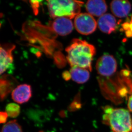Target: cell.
Instances as JSON below:
<instances>
[{
	"label": "cell",
	"instance_id": "cell-1",
	"mask_svg": "<svg viewBox=\"0 0 132 132\" xmlns=\"http://www.w3.org/2000/svg\"><path fill=\"white\" fill-rule=\"evenodd\" d=\"M66 58L71 67H77L91 72L92 61L96 54L93 45L80 39H74L65 49Z\"/></svg>",
	"mask_w": 132,
	"mask_h": 132
},
{
	"label": "cell",
	"instance_id": "cell-2",
	"mask_svg": "<svg viewBox=\"0 0 132 132\" xmlns=\"http://www.w3.org/2000/svg\"><path fill=\"white\" fill-rule=\"evenodd\" d=\"M103 123L113 132H132V118L129 110L106 106L103 107Z\"/></svg>",
	"mask_w": 132,
	"mask_h": 132
},
{
	"label": "cell",
	"instance_id": "cell-3",
	"mask_svg": "<svg viewBox=\"0 0 132 132\" xmlns=\"http://www.w3.org/2000/svg\"><path fill=\"white\" fill-rule=\"evenodd\" d=\"M50 16L53 19L66 17L73 19L80 13L84 4L79 0H46Z\"/></svg>",
	"mask_w": 132,
	"mask_h": 132
},
{
	"label": "cell",
	"instance_id": "cell-4",
	"mask_svg": "<svg viewBox=\"0 0 132 132\" xmlns=\"http://www.w3.org/2000/svg\"><path fill=\"white\" fill-rule=\"evenodd\" d=\"M74 25L78 32L88 35L94 32L97 26L93 16L88 13H80L75 18Z\"/></svg>",
	"mask_w": 132,
	"mask_h": 132
},
{
	"label": "cell",
	"instance_id": "cell-5",
	"mask_svg": "<svg viewBox=\"0 0 132 132\" xmlns=\"http://www.w3.org/2000/svg\"><path fill=\"white\" fill-rule=\"evenodd\" d=\"M117 67L116 59L112 55H103L98 59L96 63L97 73L103 77L112 76L117 71Z\"/></svg>",
	"mask_w": 132,
	"mask_h": 132
},
{
	"label": "cell",
	"instance_id": "cell-6",
	"mask_svg": "<svg viewBox=\"0 0 132 132\" xmlns=\"http://www.w3.org/2000/svg\"><path fill=\"white\" fill-rule=\"evenodd\" d=\"M73 23L71 19L66 17L57 18L51 21L49 25L50 30L56 35L65 36L72 31Z\"/></svg>",
	"mask_w": 132,
	"mask_h": 132
},
{
	"label": "cell",
	"instance_id": "cell-7",
	"mask_svg": "<svg viewBox=\"0 0 132 132\" xmlns=\"http://www.w3.org/2000/svg\"><path fill=\"white\" fill-rule=\"evenodd\" d=\"M15 46L12 44H4L1 46V74L6 71L13 62V50Z\"/></svg>",
	"mask_w": 132,
	"mask_h": 132
},
{
	"label": "cell",
	"instance_id": "cell-8",
	"mask_svg": "<svg viewBox=\"0 0 132 132\" xmlns=\"http://www.w3.org/2000/svg\"><path fill=\"white\" fill-rule=\"evenodd\" d=\"M32 97V89L30 85L24 84L16 87L12 92V98L17 104L28 102Z\"/></svg>",
	"mask_w": 132,
	"mask_h": 132
},
{
	"label": "cell",
	"instance_id": "cell-9",
	"mask_svg": "<svg viewBox=\"0 0 132 132\" xmlns=\"http://www.w3.org/2000/svg\"><path fill=\"white\" fill-rule=\"evenodd\" d=\"M97 26L102 32L110 34L116 31L118 22L115 16L110 13H105L99 18Z\"/></svg>",
	"mask_w": 132,
	"mask_h": 132
},
{
	"label": "cell",
	"instance_id": "cell-10",
	"mask_svg": "<svg viewBox=\"0 0 132 132\" xmlns=\"http://www.w3.org/2000/svg\"><path fill=\"white\" fill-rule=\"evenodd\" d=\"M111 11L115 16L125 18L130 13L131 5L128 0H112L110 4Z\"/></svg>",
	"mask_w": 132,
	"mask_h": 132
},
{
	"label": "cell",
	"instance_id": "cell-11",
	"mask_svg": "<svg viewBox=\"0 0 132 132\" xmlns=\"http://www.w3.org/2000/svg\"><path fill=\"white\" fill-rule=\"evenodd\" d=\"M86 8L88 13L100 17L107 11L108 7L105 0H88Z\"/></svg>",
	"mask_w": 132,
	"mask_h": 132
},
{
	"label": "cell",
	"instance_id": "cell-12",
	"mask_svg": "<svg viewBox=\"0 0 132 132\" xmlns=\"http://www.w3.org/2000/svg\"><path fill=\"white\" fill-rule=\"evenodd\" d=\"M15 80L8 75L2 76L0 81V94L1 101L4 100L12 91L14 90Z\"/></svg>",
	"mask_w": 132,
	"mask_h": 132
},
{
	"label": "cell",
	"instance_id": "cell-13",
	"mask_svg": "<svg viewBox=\"0 0 132 132\" xmlns=\"http://www.w3.org/2000/svg\"><path fill=\"white\" fill-rule=\"evenodd\" d=\"M88 70L80 67H71L70 70L71 79L77 84H84L88 81L90 78Z\"/></svg>",
	"mask_w": 132,
	"mask_h": 132
},
{
	"label": "cell",
	"instance_id": "cell-14",
	"mask_svg": "<svg viewBox=\"0 0 132 132\" xmlns=\"http://www.w3.org/2000/svg\"><path fill=\"white\" fill-rule=\"evenodd\" d=\"M1 132H22V130L16 120H13L3 126Z\"/></svg>",
	"mask_w": 132,
	"mask_h": 132
},
{
	"label": "cell",
	"instance_id": "cell-15",
	"mask_svg": "<svg viewBox=\"0 0 132 132\" xmlns=\"http://www.w3.org/2000/svg\"><path fill=\"white\" fill-rule=\"evenodd\" d=\"M5 111L9 117L14 118L20 114L21 108L20 106L17 104L10 103L6 106Z\"/></svg>",
	"mask_w": 132,
	"mask_h": 132
},
{
	"label": "cell",
	"instance_id": "cell-16",
	"mask_svg": "<svg viewBox=\"0 0 132 132\" xmlns=\"http://www.w3.org/2000/svg\"><path fill=\"white\" fill-rule=\"evenodd\" d=\"M121 31L125 33L127 38H132V15L130 19L123 23Z\"/></svg>",
	"mask_w": 132,
	"mask_h": 132
},
{
	"label": "cell",
	"instance_id": "cell-17",
	"mask_svg": "<svg viewBox=\"0 0 132 132\" xmlns=\"http://www.w3.org/2000/svg\"><path fill=\"white\" fill-rule=\"evenodd\" d=\"M31 5L32 11L35 15H37L39 13V8L41 3L44 0H28Z\"/></svg>",
	"mask_w": 132,
	"mask_h": 132
},
{
	"label": "cell",
	"instance_id": "cell-18",
	"mask_svg": "<svg viewBox=\"0 0 132 132\" xmlns=\"http://www.w3.org/2000/svg\"><path fill=\"white\" fill-rule=\"evenodd\" d=\"M7 114L6 112H1L0 114V122L1 123H5L7 119Z\"/></svg>",
	"mask_w": 132,
	"mask_h": 132
},
{
	"label": "cell",
	"instance_id": "cell-19",
	"mask_svg": "<svg viewBox=\"0 0 132 132\" xmlns=\"http://www.w3.org/2000/svg\"><path fill=\"white\" fill-rule=\"evenodd\" d=\"M127 107L130 112H132V94L129 97L127 101Z\"/></svg>",
	"mask_w": 132,
	"mask_h": 132
},
{
	"label": "cell",
	"instance_id": "cell-20",
	"mask_svg": "<svg viewBox=\"0 0 132 132\" xmlns=\"http://www.w3.org/2000/svg\"><path fill=\"white\" fill-rule=\"evenodd\" d=\"M62 77L65 80H69L71 78V75L70 72L68 71H65L62 74Z\"/></svg>",
	"mask_w": 132,
	"mask_h": 132
},
{
	"label": "cell",
	"instance_id": "cell-21",
	"mask_svg": "<svg viewBox=\"0 0 132 132\" xmlns=\"http://www.w3.org/2000/svg\"><path fill=\"white\" fill-rule=\"evenodd\" d=\"M43 132V131H40V132Z\"/></svg>",
	"mask_w": 132,
	"mask_h": 132
}]
</instances>
